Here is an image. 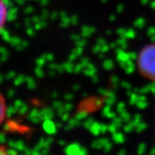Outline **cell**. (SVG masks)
<instances>
[{
    "label": "cell",
    "mask_w": 155,
    "mask_h": 155,
    "mask_svg": "<svg viewBox=\"0 0 155 155\" xmlns=\"http://www.w3.org/2000/svg\"><path fill=\"white\" fill-rule=\"evenodd\" d=\"M138 66L143 76L155 81V43L147 45L140 51Z\"/></svg>",
    "instance_id": "cell-1"
},
{
    "label": "cell",
    "mask_w": 155,
    "mask_h": 155,
    "mask_svg": "<svg viewBox=\"0 0 155 155\" xmlns=\"http://www.w3.org/2000/svg\"><path fill=\"white\" fill-rule=\"evenodd\" d=\"M6 15H7V10L5 3L3 0H0V29L4 26L6 20Z\"/></svg>",
    "instance_id": "cell-2"
},
{
    "label": "cell",
    "mask_w": 155,
    "mask_h": 155,
    "mask_svg": "<svg viewBox=\"0 0 155 155\" xmlns=\"http://www.w3.org/2000/svg\"><path fill=\"white\" fill-rule=\"evenodd\" d=\"M5 99H4V97L0 94V125L2 124V122H4V119L5 117Z\"/></svg>",
    "instance_id": "cell-3"
}]
</instances>
